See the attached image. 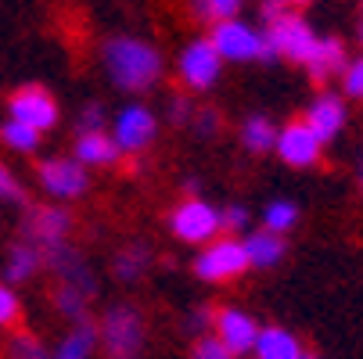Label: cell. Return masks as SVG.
<instances>
[{
	"label": "cell",
	"instance_id": "cell-28",
	"mask_svg": "<svg viewBox=\"0 0 363 359\" xmlns=\"http://www.w3.org/2000/svg\"><path fill=\"white\" fill-rule=\"evenodd\" d=\"M241 4H245V0H194V15L223 22V18H238Z\"/></svg>",
	"mask_w": 363,
	"mask_h": 359
},
{
	"label": "cell",
	"instance_id": "cell-7",
	"mask_svg": "<svg viewBox=\"0 0 363 359\" xmlns=\"http://www.w3.org/2000/svg\"><path fill=\"white\" fill-rule=\"evenodd\" d=\"M220 69H223V58H220V50L213 47L209 36L191 40L177 58V72H180L187 90H209L220 79Z\"/></svg>",
	"mask_w": 363,
	"mask_h": 359
},
{
	"label": "cell",
	"instance_id": "cell-15",
	"mask_svg": "<svg viewBox=\"0 0 363 359\" xmlns=\"http://www.w3.org/2000/svg\"><path fill=\"white\" fill-rule=\"evenodd\" d=\"M306 126L313 130L324 144L335 140L342 133V126H345V101L338 93H320L313 105L306 108Z\"/></svg>",
	"mask_w": 363,
	"mask_h": 359
},
{
	"label": "cell",
	"instance_id": "cell-6",
	"mask_svg": "<svg viewBox=\"0 0 363 359\" xmlns=\"http://www.w3.org/2000/svg\"><path fill=\"white\" fill-rule=\"evenodd\" d=\"M248 251H245V241H234V237H216L209 241L198 259H194V273L201 280H234L248 270Z\"/></svg>",
	"mask_w": 363,
	"mask_h": 359
},
{
	"label": "cell",
	"instance_id": "cell-11",
	"mask_svg": "<svg viewBox=\"0 0 363 359\" xmlns=\"http://www.w3.org/2000/svg\"><path fill=\"white\" fill-rule=\"evenodd\" d=\"M69 230H72V216L65 209H58V205H36V209H29L26 220H22L26 241L36 244L40 251L62 244L69 237Z\"/></svg>",
	"mask_w": 363,
	"mask_h": 359
},
{
	"label": "cell",
	"instance_id": "cell-14",
	"mask_svg": "<svg viewBox=\"0 0 363 359\" xmlns=\"http://www.w3.org/2000/svg\"><path fill=\"white\" fill-rule=\"evenodd\" d=\"M216 338L234 352V355H245V352H255V341H259V327L255 320L245 313V309H234V305H227V309H216Z\"/></svg>",
	"mask_w": 363,
	"mask_h": 359
},
{
	"label": "cell",
	"instance_id": "cell-29",
	"mask_svg": "<svg viewBox=\"0 0 363 359\" xmlns=\"http://www.w3.org/2000/svg\"><path fill=\"white\" fill-rule=\"evenodd\" d=\"M0 201H4V205H22L26 201V190H22L18 176L4 162H0Z\"/></svg>",
	"mask_w": 363,
	"mask_h": 359
},
{
	"label": "cell",
	"instance_id": "cell-35",
	"mask_svg": "<svg viewBox=\"0 0 363 359\" xmlns=\"http://www.w3.org/2000/svg\"><path fill=\"white\" fill-rule=\"evenodd\" d=\"M191 126H194L198 137H216V133H220V115H216L213 108H201V112H194Z\"/></svg>",
	"mask_w": 363,
	"mask_h": 359
},
{
	"label": "cell",
	"instance_id": "cell-37",
	"mask_svg": "<svg viewBox=\"0 0 363 359\" xmlns=\"http://www.w3.org/2000/svg\"><path fill=\"white\" fill-rule=\"evenodd\" d=\"M213 324H216V313H213V309H194V313L187 317V331H194V334H198V331H209Z\"/></svg>",
	"mask_w": 363,
	"mask_h": 359
},
{
	"label": "cell",
	"instance_id": "cell-19",
	"mask_svg": "<svg viewBox=\"0 0 363 359\" xmlns=\"http://www.w3.org/2000/svg\"><path fill=\"white\" fill-rule=\"evenodd\" d=\"M245 251H248V263L255 270H270L284 259V237L281 234H270V230H259V234H248L245 237Z\"/></svg>",
	"mask_w": 363,
	"mask_h": 359
},
{
	"label": "cell",
	"instance_id": "cell-26",
	"mask_svg": "<svg viewBox=\"0 0 363 359\" xmlns=\"http://www.w3.org/2000/svg\"><path fill=\"white\" fill-rule=\"evenodd\" d=\"M295 223H298V209L288 198H277L263 209V230H270V234H288Z\"/></svg>",
	"mask_w": 363,
	"mask_h": 359
},
{
	"label": "cell",
	"instance_id": "cell-8",
	"mask_svg": "<svg viewBox=\"0 0 363 359\" xmlns=\"http://www.w3.org/2000/svg\"><path fill=\"white\" fill-rule=\"evenodd\" d=\"M159 133V119L147 105H126L112 119V140L119 144L123 155H140V151Z\"/></svg>",
	"mask_w": 363,
	"mask_h": 359
},
{
	"label": "cell",
	"instance_id": "cell-40",
	"mask_svg": "<svg viewBox=\"0 0 363 359\" xmlns=\"http://www.w3.org/2000/svg\"><path fill=\"white\" fill-rule=\"evenodd\" d=\"M302 359H320V355H309V352H306V355H302Z\"/></svg>",
	"mask_w": 363,
	"mask_h": 359
},
{
	"label": "cell",
	"instance_id": "cell-10",
	"mask_svg": "<svg viewBox=\"0 0 363 359\" xmlns=\"http://www.w3.org/2000/svg\"><path fill=\"white\" fill-rule=\"evenodd\" d=\"M36 180L50 198H58V201H72V198L86 194V183H90L86 166H79L76 159H47V162H40Z\"/></svg>",
	"mask_w": 363,
	"mask_h": 359
},
{
	"label": "cell",
	"instance_id": "cell-13",
	"mask_svg": "<svg viewBox=\"0 0 363 359\" xmlns=\"http://www.w3.org/2000/svg\"><path fill=\"white\" fill-rule=\"evenodd\" d=\"M43 266L58 277V284H72V287H83L90 295L97 291V277H94L90 263L83 259V255L69 241H62L55 248H43Z\"/></svg>",
	"mask_w": 363,
	"mask_h": 359
},
{
	"label": "cell",
	"instance_id": "cell-32",
	"mask_svg": "<svg viewBox=\"0 0 363 359\" xmlns=\"http://www.w3.org/2000/svg\"><path fill=\"white\" fill-rule=\"evenodd\" d=\"M18 313H22L18 295H15L8 284H0V327H11V324L18 320Z\"/></svg>",
	"mask_w": 363,
	"mask_h": 359
},
{
	"label": "cell",
	"instance_id": "cell-3",
	"mask_svg": "<svg viewBox=\"0 0 363 359\" xmlns=\"http://www.w3.org/2000/svg\"><path fill=\"white\" fill-rule=\"evenodd\" d=\"M213 47L220 50L223 62H274V47L267 40V29H255L241 18H223L209 33Z\"/></svg>",
	"mask_w": 363,
	"mask_h": 359
},
{
	"label": "cell",
	"instance_id": "cell-31",
	"mask_svg": "<svg viewBox=\"0 0 363 359\" xmlns=\"http://www.w3.org/2000/svg\"><path fill=\"white\" fill-rule=\"evenodd\" d=\"M342 90L352 97V101H363V58H352L342 72Z\"/></svg>",
	"mask_w": 363,
	"mask_h": 359
},
{
	"label": "cell",
	"instance_id": "cell-25",
	"mask_svg": "<svg viewBox=\"0 0 363 359\" xmlns=\"http://www.w3.org/2000/svg\"><path fill=\"white\" fill-rule=\"evenodd\" d=\"M0 140H4V147L18 151V155H33V151L40 147V130H33V126H26V122L8 119L4 126H0Z\"/></svg>",
	"mask_w": 363,
	"mask_h": 359
},
{
	"label": "cell",
	"instance_id": "cell-33",
	"mask_svg": "<svg viewBox=\"0 0 363 359\" xmlns=\"http://www.w3.org/2000/svg\"><path fill=\"white\" fill-rule=\"evenodd\" d=\"M166 112H169V122L187 126V122L194 119V112H198V108L191 105V97H187V93H177V97H169V108H166Z\"/></svg>",
	"mask_w": 363,
	"mask_h": 359
},
{
	"label": "cell",
	"instance_id": "cell-9",
	"mask_svg": "<svg viewBox=\"0 0 363 359\" xmlns=\"http://www.w3.org/2000/svg\"><path fill=\"white\" fill-rule=\"evenodd\" d=\"M274 151L281 155L284 166H291V169H309V166H317V162H320L324 140L306 126V119H298V122H288L284 130H277V144H274Z\"/></svg>",
	"mask_w": 363,
	"mask_h": 359
},
{
	"label": "cell",
	"instance_id": "cell-38",
	"mask_svg": "<svg viewBox=\"0 0 363 359\" xmlns=\"http://www.w3.org/2000/svg\"><path fill=\"white\" fill-rule=\"evenodd\" d=\"M281 4H284V8H291V11H295V8H302V4H309V0H281Z\"/></svg>",
	"mask_w": 363,
	"mask_h": 359
},
{
	"label": "cell",
	"instance_id": "cell-21",
	"mask_svg": "<svg viewBox=\"0 0 363 359\" xmlns=\"http://www.w3.org/2000/svg\"><path fill=\"white\" fill-rule=\"evenodd\" d=\"M147 266H151V248L144 241H130L126 248L116 251V259H112V273L119 280H126V284L140 280L147 273Z\"/></svg>",
	"mask_w": 363,
	"mask_h": 359
},
{
	"label": "cell",
	"instance_id": "cell-12",
	"mask_svg": "<svg viewBox=\"0 0 363 359\" xmlns=\"http://www.w3.org/2000/svg\"><path fill=\"white\" fill-rule=\"evenodd\" d=\"M8 115L15 122H26V126L43 133V130H50L58 122V101L50 97L43 86H22L8 101Z\"/></svg>",
	"mask_w": 363,
	"mask_h": 359
},
{
	"label": "cell",
	"instance_id": "cell-20",
	"mask_svg": "<svg viewBox=\"0 0 363 359\" xmlns=\"http://www.w3.org/2000/svg\"><path fill=\"white\" fill-rule=\"evenodd\" d=\"M43 266V251L29 241H18L8 248V263H4V277L8 284H26L36 270Z\"/></svg>",
	"mask_w": 363,
	"mask_h": 359
},
{
	"label": "cell",
	"instance_id": "cell-2",
	"mask_svg": "<svg viewBox=\"0 0 363 359\" xmlns=\"http://www.w3.org/2000/svg\"><path fill=\"white\" fill-rule=\"evenodd\" d=\"M97 334H101L105 359H140L144 352V317L130 302L112 305L105 320H101Z\"/></svg>",
	"mask_w": 363,
	"mask_h": 359
},
{
	"label": "cell",
	"instance_id": "cell-39",
	"mask_svg": "<svg viewBox=\"0 0 363 359\" xmlns=\"http://www.w3.org/2000/svg\"><path fill=\"white\" fill-rule=\"evenodd\" d=\"M359 194H363V162H359Z\"/></svg>",
	"mask_w": 363,
	"mask_h": 359
},
{
	"label": "cell",
	"instance_id": "cell-22",
	"mask_svg": "<svg viewBox=\"0 0 363 359\" xmlns=\"http://www.w3.org/2000/svg\"><path fill=\"white\" fill-rule=\"evenodd\" d=\"M101 345V334L97 327L86 320V324H72V331L62 338V345L55 348V359H90Z\"/></svg>",
	"mask_w": 363,
	"mask_h": 359
},
{
	"label": "cell",
	"instance_id": "cell-1",
	"mask_svg": "<svg viewBox=\"0 0 363 359\" xmlns=\"http://www.w3.org/2000/svg\"><path fill=\"white\" fill-rule=\"evenodd\" d=\"M105 58V72L108 79L126 90V93H140V90H151L155 83L162 79V55L159 47H151L147 40H137V36H112L101 50Z\"/></svg>",
	"mask_w": 363,
	"mask_h": 359
},
{
	"label": "cell",
	"instance_id": "cell-24",
	"mask_svg": "<svg viewBox=\"0 0 363 359\" xmlns=\"http://www.w3.org/2000/svg\"><path fill=\"white\" fill-rule=\"evenodd\" d=\"M241 144L252 151V155H267V151H274L277 144V130L267 115H248L241 122Z\"/></svg>",
	"mask_w": 363,
	"mask_h": 359
},
{
	"label": "cell",
	"instance_id": "cell-5",
	"mask_svg": "<svg viewBox=\"0 0 363 359\" xmlns=\"http://www.w3.org/2000/svg\"><path fill=\"white\" fill-rule=\"evenodd\" d=\"M169 230H173L177 241L205 248L209 241H216V234L223 230V212L216 209V205H209L205 198H184L169 212Z\"/></svg>",
	"mask_w": 363,
	"mask_h": 359
},
{
	"label": "cell",
	"instance_id": "cell-23",
	"mask_svg": "<svg viewBox=\"0 0 363 359\" xmlns=\"http://www.w3.org/2000/svg\"><path fill=\"white\" fill-rule=\"evenodd\" d=\"M90 298H94L90 291L72 287V284H58L55 295H50L55 309H58L65 320H72V324H86V320H90Z\"/></svg>",
	"mask_w": 363,
	"mask_h": 359
},
{
	"label": "cell",
	"instance_id": "cell-36",
	"mask_svg": "<svg viewBox=\"0 0 363 359\" xmlns=\"http://www.w3.org/2000/svg\"><path fill=\"white\" fill-rule=\"evenodd\" d=\"M223 230H230V234H245L248 230V209L245 205H227L223 209Z\"/></svg>",
	"mask_w": 363,
	"mask_h": 359
},
{
	"label": "cell",
	"instance_id": "cell-34",
	"mask_svg": "<svg viewBox=\"0 0 363 359\" xmlns=\"http://www.w3.org/2000/svg\"><path fill=\"white\" fill-rule=\"evenodd\" d=\"M79 133H105V108L97 101L79 112Z\"/></svg>",
	"mask_w": 363,
	"mask_h": 359
},
{
	"label": "cell",
	"instance_id": "cell-4",
	"mask_svg": "<svg viewBox=\"0 0 363 359\" xmlns=\"http://www.w3.org/2000/svg\"><path fill=\"white\" fill-rule=\"evenodd\" d=\"M267 40H270V47H274V55L277 58H288V62H298V65H306L309 58H313V50H317V33H313V25H309L302 15H295L291 8H284L281 15H274V18H267Z\"/></svg>",
	"mask_w": 363,
	"mask_h": 359
},
{
	"label": "cell",
	"instance_id": "cell-16",
	"mask_svg": "<svg viewBox=\"0 0 363 359\" xmlns=\"http://www.w3.org/2000/svg\"><path fill=\"white\" fill-rule=\"evenodd\" d=\"M345 65H349V55H345L342 40L324 36V40H317L313 58L306 62V72H309V79H313V83H328L331 76H342Z\"/></svg>",
	"mask_w": 363,
	"mask_h": 359
},
{
	"label": "cell",
	"instance_id": "cell-17",
	"mask_svg": "<svg viewBox=\"0 0 363 359\" xmlns=\"http://www.w3.org/2000/svg\"><path fill=\"white\" fill-rule=\"evenodd\" d=\"M119 144L112 140V133H79L76 137V162L86 169L97 166H116L119 162Z\"/></svg>",
	"mask_w": 363,
	"mask_h": 359
},
{
	"label": "cell",
	"instance_id": "cell-30",
	"mask_svg": "<svg viewBox=\"0 0 363 359\" xmlns=\"http://www.w3.org/2000/svg\"><path fill=\"white\" fill-rule=\"evenodd\" d=\"M191 359H234V352L220 341V338H198L194 341V352H191Z\"/></svg>",
	"mask_w": 363,
	"mask_h": 359
},
{
	"label": "cell",
	"instance_id": "cell-18",
	"mask_svg": "<svg viewBox=\"0 0 363 359\" xmlns=\"http://www.w3.org/2000/svg\"><path fill=\"white\" fill-rule=\"evenodd\" d=\"M255 355L259 359H302V345L291 331L284 327H263L259 331V341H255Z\"/></svg>",
	"mask_w": 363,
	"mask_h": 359
},
{
	"label": "cell",
	"instance_id": "cell-27",
	"mask_svg": "<svg viewBox=\"0 0 363 359\" xmlns=\"http://www.w3.org/2000/svg\"><path fill=\"white\" fill-rule=\"evenodd\" d=\"M8 359H55V352H50L36 334H11L8 341Z\"/></svg>",
	"mask_w": 363,
	"mask_h": 359
}]
</instances>
